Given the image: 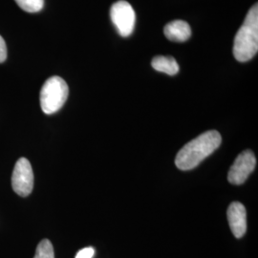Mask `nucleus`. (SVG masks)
I'll return each instance as SVG.
<instances>
[{
	"label": "nucleus",
	"instance_id": "nucleus-1",
	"mask_svg": "<svg viewBox=\"0 0 258 258\" xmlns=\"http://www.w3.org/2000/svg\"><path fill=\"white\" fill-rule=\"evenodd\" d=\"M221 142V135L218 131H206L187 143L178 152L175 159L176 166L181 170L194 169L204 159L219 148Z\"/></svg>",
	"mask_w": 258,
	"mask_h": 258
},
{
	"label": "nucleus",
	"instance_id": "nucleus-2",
	"mask_svg": "<svg viewBox=\"0 0 258 258\" xmlns=\"http://www.w3.org/2000/svg\"><path fill=\"white\" fill-rule=\"evenodd\" d=\"M258 51V5H253L247 14L233 43V55L240 62L250 60Z\"/></svg>",
	"mask_w": 258,
	"mask_h": 258
},
{
	"label": "nucleus",
	"instance_id": "nucleus-3",
	"mask_svg": "<svg viewBox=\"0 0 258 258\" xmlns=\"http://www.w3.org/2000/svg\"><path fill=\"white\" fill-rule=\"evenodd\" d=\"M69 94L68 85L63 79L54 76L47 80L40 90V106L42 111L51 115L59 110Z\"/></svg>",
	"mask_w": 258,
	"mask_h": 258
},
{
	"label": "nucleus",
	"instance_id": "nucleus-4",
	"mask_svg": "<svg viewBox=\"0 0 258 258\" xmlns=\"http://www.w3.org/2000/svg\"><path fill=\"white\" fill-rule=\"evenodd\" d=\"M110 18L121 37H129L133 33L136 16L128 2L120 0L114 3L110 9Z\"/></svg>",
	"mask_w": 258,
	"mask_h": 258
},
{
	"label": "nucleus",
	"instance_id": "nucleus-5",
	"mask_svg": "<svg viewBox=\"0 0 258 258\" xmlns=\"http://www.w3.org/2000/svg\"><path fill=\"white\" fill-rule=\"evenodd\" d=\"M12 185L16 194L26 197L32 192L34 187V173L32 166L26 158H20L17 162L13 176Z\"/></svg>",
	"mask_w": 258,
	"mask_h": 258
},
{
	"label": "nucleus",
	"instance_id": "nucleus-6",
	"mask_svg": "<svg viewBox=\"0 0 258 258\" xmlns=\"http://www.w3.org/2000/svg\"><path fill=\"white\" fill-rule=\"evenodd\" d=\"M256 166V159L250 150H246L240 153L231 166L228 180L231 184H242L248 179L249 174L254 170Z\"/></svg>",
	"mask_w": 258,
	"mask_h": 258
},
{
	"label": "nucleus",
	"instance_id": "nucleus-7",
	"mask_svg": "<svg viewBox=\"0 0 258 258\" xmlns=\"http://www.w3.org/2000/svg\"><path fill=\"white\" fill-rule=\"evenodd\" d=\"M227 215L233 235L236 238H241L247 231V212L245 207L239 202H233L230 205Z\"/></svg>",
	"mask_w": 258,
	"mask_h": 258
},
{
	"label": "nucleus",
	"instance_id": "nucleus-8",
	"mask_svg": "<svg viewBox=\"0 0 258 258\" xmlns=\"http://www.w3.org/2000/svg\"><path fill=\"white\" fill-rule=\"evenodd\" d=\"M164 33L167 39L175 42H184L191 37V28L183 20H174L167 23Z\"/></svg>",
	"mask_w": 258,
	"mask_h": 258
},
{
	"label": "nucleus",
	"instance_id": "nucleus-9",
	"mask_svg": "<svg viewBox=\"0 0 258 258\" xmlns=\"http://www.w3.org/2000/svg\"><path fill=\"white\" fill-rule=\"evenodd\" d=\"M152 67L158 71L169 76H174L179 72V65L172 56H155L151 61Z\"/></svg>",
	"mask_w": 258,
	"mask_h": 258
},
{
	"label": "nucleus",
	"instance_id": "nucleus-10",
	"mask_svg": "<svg viewBox=\"0 0 258 258\" xmlns=\"http://www.w3.org/2000/svg\"><path fill=\"white\" fill-rule=\"evenodd\" d=\"M34 258H55L54 248L48 239H43L37 245L36 255Z\"/></svg>",
	"mask_w": 258,
	"mask_h": 258
},
{
	"label": "nucleus",
	"instance_id": "nucleus-11",
	"mask_svg": "<svg viewBox=\"0 0 258 258\" xmlns=\"http://www.w3.org/2000/svg\"><path fill=\"white\" fill-rule=\"evenodd\" d=\"M23 11L27 13H37L44 6V0H15Z\"/></svg>",
	"mask_w": 258,
	"mask_h": 258
},
{
	"label": "nucleus",
	"instance_id": "nucleus-12",
	"mask_svg": "<svg viewBox=\"0 0 258 258\" xmlns=\"http://www.w3.org/2000/svg\"><path fill=\"white\" fill-rule=\"evenodd\" d=\"M95 254V250L91 247L89 248H85V249H81L77 255L76 258H92Z\"/></svg>",
	"mask_w": 258,
	"mask_h": 258
},
{
	"label": "nucleus",
	"instance_id": "nucleus-13",
	"mask_svg": "<svg viewBox=\"0 0 258 258\" xmlns=\"http://www.w3.org/2000/svg\"><path fill=\"white\" fill-rule=\"evenodd\" d=\"M7 57V47L5 40L0 36V63L4 62Z\"/></svg>",
	"mask_w": 258,
	"mask_h": 258
}]
</instances>
